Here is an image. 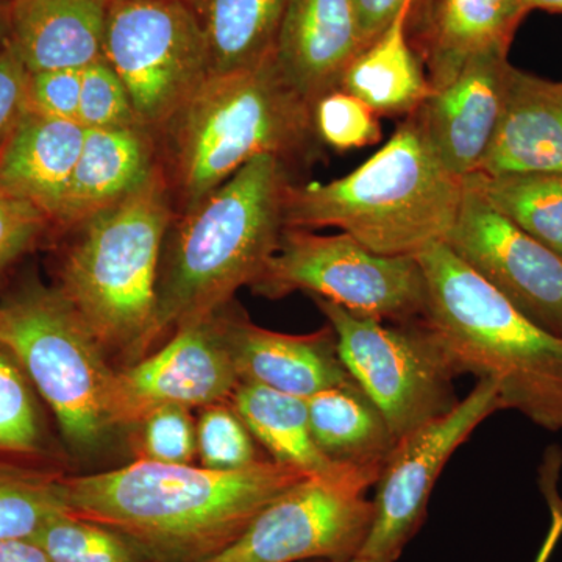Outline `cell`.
Returning a JSON list of instances; mask_svg holds the SVG:
<instances>
[{"label":"cell","instance_id":"obj_43","mask_svg":"<svg viewBox=\"0 0 562 562\" xmlns=\"http://www.w3.org/2000/svg\"><path fill=\"white\" fill-rule=\"evenodd\" d=\"M344 562H391V561H386V560H371V558H364V557H360V554H357V557L351 558V560L344 561Z\"/></svg>","mask_w":562,"mask_h":562},{"label":"cell","instance_id":"obj_28","mask_svg":"<svg viewBox=\"0 0 562 562\" xmlns=\"http://www.w3.org/2000/svg\"><path fill=\"white\" fill-rule=\"evenodd\" d=\"M60 476L0 460V541L35 538L52 517L69 513Z\"/></svg>","mask_w":562,"mask_h":562},{"label":"cell","instance_id":"obj_24","mask_svg":"<svg viewBox=\"0 0 562 562\" xmlns=\"http://www.w3.org/2000/svg\"><path fill=\"white\" fill-rule=\"evenodd\" d=\"M313 439L333 464L383 468L397 439L353 380L306 398Z\"/></svg>","mask_w":562,"mask_h":562},{"label":"cell","instance_id":"obj_3","mask_svg":"<svg viewBox=\"0 0 562 562\" xmlns=\"http://www.w3.org/2000/svg\"><path fill=\"white\" fill-rule=\"evenodd\" d=\"M173 211L190 210L247 162L272 155L290 168L319 160L313 105L281 76L276 60L211 76L158 133Z\"/></svg>","mask_w":562,"mask_h":562},{"label":"cell","instance_id":"obj_22","mask_svg":"<svg viewBox=\"0 0 562 562\" xmlns=\"http://www.w3.org/2000/svg\"><path fill=\"white\" fill-rule=\"evenodd\" d=\"M77 121L25 106L0 151V191L31 202L54 222L83 146Z\"/></svg>","mask_w":562,"mask_h":562},{"label":"cell","instance_id":"obj_39","mask_svg":"<svg viewBox=\"0 0 562 562\" xmlns=\"http://www.w3.org/2000/svg\"><path fill=\"white\" fill-rule=\"evenodd\" d=\"M0 562H52L33 538L2 539Z\"/></svg>","mask_w":562,"mask_h":562},{"label":"cell","instance_id":"obj_29","mask_svg":"<svg viewBox=\"0 0 562 562\" xmlns=\"http://www.w3.org/2000/svg\"><path fill=\"white\" fill-rule=\"evenodd\" d=\"M33 539L52 562H151L127 536L69 513L52 517Z\"/></svg>","mask_w":562,"mask_h":562},{"label":"cell","instance_id":"obj_40","mask_svg":"<svg viewBox=\"0 0 562 562\" xmlns=\"http://www.w3.org/2000/svg\"><path fill=\"white\" fill-rule=\"evenodd\" d=\"M552 527H550L549 535L542 543V549L539 550L538 557L535 562H547L552 557L554 547L560 541L562 535V508L557 505L552 506Z\"/></svg>","mask_w":562,"mask_h":562},{"label":"cell","instance_id":"obj_44","mask_svg":"<svg viewBox=\"0 0 562 562\" xmlns=\"http://www.w3.org/2000/svg\"><path fill=\"white\" fill-rule=\"evenodd\" d=\"M3 2H13V0H3Z\"/></svg>","mask_w":562,"mask_h":562},{"label":"cell","instance_id":"obj_26","mask_svg":"<svg viewBox=\"0 0 562 562\" xmlns=\"http://www.w3.org/2000/svg\"><path fill=\"white\" fill-rule=\"evenodd\" d=\"M228 403L271 460L310 475L338 465L328 461L314 442L306 398L239 382Z\"/></svg>","mask_w":562,"mask_h":562},{"label":"cell","instance_id":"obj_2","mask_svg":"<svg viewBox=\"0 0 562 562\" xmlns=\"http://www.w3.org/2000/svg\"><path fill=\"white\" fill-rule=\"evenodd\" d=\"M291 168L272 155L247 162L183 213L162 244L157 284V342L227 308L279 250Z\"/></svg>","mask_w":562,"mask_h":562},{"label":"cell","instance_id":"obj_1","mask_svg":"<svg viewBox=\"0 0 562 562\" xmlns=\"http://www.w3.org/2000/svg\"><path fill=\"white\" fill-rule=\"evenodd\" d=\"M308 475L271 458L235 471L135 460L60 483L70 516L120 531L151 562H205Z\"/></svg>","mask_w":562,"mask_h":562},{"label":"cell","instance_id":"obj_10","mask_svg":"<svg viewBox=\"0 0 562 562\" xmlns=\"http://www.w3.org/2000/svg\"><path fill=\"white\" fill-rule=\"evenodd\" d=\"M103 58L157 136L211 77L209 44L183 0H110Z\"/></svg>","mask_w":562,"mask_h":562},{"label":"cell","instance_id":"obj_30","mask_svg":"<svg viewBox=\"0 0 562 562\" xmlns=\"http://www.w3.org/2000/svg\"><path fill=\"white\" fill-rule=\"evenodd\" d=\"M31 380L0 342V457L44 453V427Z\"/></svg>","mask_w":562,"mask_h":562},{"label":"cell","instance_id":"obj_25","mask_svg":"<svg viewBox=\"0 0 562 562\" xmlns=\"http://www.w3.org/2000/svg\"><path fill=\"white\" fill-rule=\"evenodd\" d=\"M201 25L211 76L255 68L273 55L290 0H183Z\"/></svg>","mask_w":562,"mask_h":562},{"label":"cell","instance_id":"obj_11","mask_svg":"<svg viewBox=\"0 0 562 562\" xmlns=\"http://www.w3.org/2000/svg\"><path fill=\"white\" fill-rule=\"evenodd\" d=\"M382 468L336 465L273 498L241 538L205 562H344L360 553L373 520L369 487Z\"/></svg>","mask_w":562,"mask_h":562},{"label":"cell","instance_id":"obj_36","mask_svg":"<svg viewBox=\"0 0 562 562\" xmlns=\"http://www.w3.org/2000/svg\"><path fill=\"white\" fill-rule=\"evenodd\" d=\"M81 69L29 72L27 109L57 120L77 121Z\"/></svg>","mask_w":562,"mask_h":562},{"label":"cell","instance_id":"obj_15","mask_svg":"<svg viewBox=\"0 0 562 562\" xmlns=\"http://www.w3.org/2000/svg\"><path fill=\"white\" fill-rule=\"evenodd\" d=\"M512 66L503 52L476 55L413 114L436 157L461 179L482 168L501 121Z\"/></svg>","mask_w":562,"mask_h":562},{"label":"cell","instance_id":"obj_19","mask_svg":"<svg viewBox=\"0 0 562 562\" xmlns=\"http://www.w3.org/2000/svg\"><path fill=\"white\" fill-rule=\"evenodd\" d=\"M157 135L143 125L85 131L83 146L52 235L63 236L131 195L158 169Z\"/></svg>","mask_w":562,"mask_h":562},{"label":"cell","instance_id":"obj_42","mask_svg":"<svg viewBox=\"0 0 562 562\" xmlns=\"http://www.w3.org/2000/svg\"><path fill=\"white\" fill-rule=\"evenodd\" d=\"M10 5L11 2L0 0V49L10 36Z\"/></svg>","mask_w":562,"mask_h":562},{"label":"cell","instance_id":"obj_5","mask_svg":"<svg viewBox=\"0 0 562 562\" xmlns=\"http://www.w3.org/2000/svg\"><path fill=\"white\" fill-rule=\"evenodd\" d=\"M416 258L427 288L424 319L457 375L491 380L505 409L562 431V338L517 312L446 243Z\"/></svg>","mask_w":562,"mask_h":562},{"label":"cell","instance_id":"obj_23","mask_svg":"<svg viewBox=\"0 0 562 562\" xmlns=\"http://www.w3.org/2000/svg\"><path fill=\"white\" fill-rule=\"evenodd\" d=\"M412 10L413 3L403 7L390 27L358 54L339 87L357 95L379 116H412L432 91L409 40Z\"/></svg>","mask_w":562,"mask_h":562},{"label":"cell","instance_id":"obj_32","mask_svg":"<svg viewBox=\"0 0 562 562\" xmlns=\"http://www.w3.org/2000/svg\"><path fill=\"white\" fill-rule=\"evenodd\" d=\"M313 122L322 146L333 150L362 149L383 138L379 114L341 88L314 102Z\"/></svg>","mask_w":562,"mask_h":562},{"label":"cell","instance_id":"obj_45","mask_svg":"<svg viewBox=\"0 0 562 562\" xmlns=\"http://www.w3.org/2000/svg\"><path fill=\"white\" fill-rule=\"evenodd\" d=\"M313 562H322V561H313Z\"/></svg>","mask_w":562,"mask_h":562},{"label":"cell","instance_id":"obj_16","mask_svg":"<svg viewBox=\"0 0 562 562\" xmlns=\"http://www.w3.org/2000/svg\"><path fill=\"white\" fill-rule=\"evenodd\" d=\"M217 321L239 382L310 398L353 380L339 358L330 325L308 335L272 331L236 312L235 303L222 310Z\"/></svg>","mask_w":562,"mask_h":562},{"label":"cell","instance_id":"obj_8","mask_svg":"<svg viewBox=\"0 0 562 562\" xmlns=\"http://www.w3.org/2000/svg\"><path fill=\"white\" fill-rule=\"evenodd\" d=\"M313 301L335 333L344 368L397 441L458 405L457 372L424 317L386 324L324 299Z\"/></svg>","mask_w":562,"mask_h":562},{"label":"cell","instance_id":"obj_7","mask_svg":"<svg viewBox=\"0 0 562 562\" xmlns=\"http://www.w3.org/2000/svg\"><path fill=\"white\" fill-rule=\"evenodd\" d=\"M0 342L49 405L70 449L99 450L114 431L110 391L116 371L61 292L33 280L5 295Z\"/></svg>","mask_w":562,"mask_h":562},{"label":"cell","instance_id":"obj_31","mask_svg":"<svg viewBox=\"0 0 562 562\" xmlns=\"http://www.w3.org/2000/svg\"><path fill=\"white\" fill-rule=\"evenodd\" d=\"M199 464L213 471H235L265 460L257 450V441L232 408L222 402L205 406L195 422Z\"/></svg>","mask_w":562,"mask_h":562},{"label":"cell","instance_id":"obj_4","mask_svg":"<svg viewBox=\"0 0 562 562\" xmlns=\"http://www.w3.org/2000/svg\"><path fill=\"white\" fill-rule=\"evenodd\" d=\"M464 190V179L436 157L412 114L382 149L341 179L292 183L284 225L338 228L375 254L417 257L446 241Z\"/></svg>","mask_w":562,"mask_h":562},{"label":"cell","instance_id":"obj_35","mask_svg":"<svg viewBox=\"0 0 562 562\" xmlns=\"http://www.w3.org/2000/svg\"><path fill=\"white\" fill-rule=\"evenodd\" d=\"M52 235V222L31 202L0 191V276Z\"/></svg>","mask_w":562,"mask_h":562},{"label":"cell","instance_id":"obj_38","mask_svg":"<svg viewBox=\"0 0 562 562\" xmlns=\"http://www.w3.org/2000/svg\"><path fill=\"white\" fill-rule=\"evenodd\" d=\"M353 2L360 18L362 38L368 47L390 27L403 7L413 3L414 9L420 0H353Z\"/></svg>","mask_w":562,"mask_h":562},{"label":"cell","instance_id":"obj_37","mask_svg":"<svg viewBox=\"0 0 562 562\" xmlns=\"http://www.w3.org/2000/svg\"><path fill=\"white\" fill-rule=\"evenodd\" d=\"M29 70L10 41L0 49V151L27 106Z\"/></svg>","mask_w":562,"mask_h":562},{"label":"cell","instance_id":"obj_14","mask_svg":"<svg viewBox=\"0 0 562 562\" xmlns=\"http://www.w3.org/2000/svg\"><path fill=\"white\" fill-rule=\"evenodd\" d=\"M220 313L179 328L160 349L114 373L110 391L114 430L135 428L165 406L202 409L231 401L239 379L222 339Z\"/></svg>","mask_w":562,"mask_h":562},{"label":"cell","instance_id":"obj_33","mask_svg":"<svg viewBox=\"0 0 562 562\" xmlns=\"http://www.w3.org/2000/svg\"><path fill=\"white\" fill-rule=\"evenodd\" d=\"M77 122L85 131L140 125L131 95L105 58L81 69Z\"/></svg>","mask_w":562,"mask_h":562},{"label":"cell","instance_id":"obj_27","mask_svg":"<svg viewBox=\"0 0 562 562\" xmlns=\"http://www.w3.org/2000/svg\"><path fill=\"white\" fill-rule=\"evenodd\" d=\"M464 183L562 260V173L475 172Z\"/></svg>","mask_w":562,"mask_h":562},{"label":"cell","instance_id":"obj_12","mask_svg":"<svg viewBox=\"0 0 562 562\" xmlns=\"http://www.w3.org/2000/svg\"><path fill=\"white\" fill-rule=\"evenodd\" d=\"M505 409L497 386L479 380L452 412L425 422L395 443L376 480L373 520L360 557L395 562L427 516L432 487L458 447Z\"/></svg>","mask_w":562,"mask_h":562},{"label":"cell","instance_id":"obj_17","mask_svg":"<svg viewBox=\"0 0 562 562\" xmlns=\"http://www.w3.org/2000/svg\"><path fill=\"white\" fill-rule=\"evenodd\" d=\"M364 47L353 0H290L273 60L288 83L314 105L341 87L344 74Z\"/></svg>","mask_w":562,"mask_h":562},{"label":"cell","instance_id":"obj_34","mask_svg":"<svg viewBox=\"0 0 562 562\" xmlns=\"http://www.w3.org/2000/svg\"><path fill=\"white\" fill-rule=\"evenodd\" d=\"M136 460L162 464H192L198 458L195 422L191 409L165 406L136 425Z\"/></svg>","mask_w":562,"mask_h":562},{"label":"cell","instance_id":"obj_6","mask_svg":"<svg viewBox=\"0 0 562 562\" xmlns=\"http://www.w3.org/2000/svg\"><path fill=\"white\" fill-rule=\"evenodd\" d=\"M173 214L158 166L138 190L63 235L55 288L106 357L132 364L157 344L158 273Z\"/></svg>","mask_w":562,"mask_h":562},{"label":"cell","instance_id":"obj_21","mask_svg":"<svg viewBox=\"0 0 562 562\" xmlns=\"http://www.w3.org/2000/svg\"><path fill=\"white\" fill-rule=\"evenodd\" d=\"M110 0H13L9 41L29 72L83 69L103 58Z\"/></svg>","mask_w":562,"mask_h":562},{"label":"cell","instance_id":"obj_18","mask_svg":"<svg viewBox=\"0 0 562 562\" xmlns=\"http://www.w3.org/2000/svg\"><path fill=\"white\" fill-rule=\"evenodd\" d=\"M528 13L522 0H420L409 14L408 33L431 90L476 55L508 54Z\"/></svg>","mask_w":562,"mask_h":562},{"label":"cell","instance_id":"obj_20","mask_svg":"<svg viewBox=\"0 0 562 562\" xmlns=\"http://www.w3.org/2000/svg\"><path fill=\"white\" fill-rule=\"evenodd\" d=\"M479 172L562 173V83L512 66L501 121Z\"/></svg>","mask_w":562,"mask_h":562},{"label":"cell","instance_id":"obj_41","mask_svg":"<svg viewBox=\"0 0 562 562\" xmlns=\"http://www.w3.org/2000/svg\"><path fill=\"white\" fill-rule=\"evenodd\" d=\"M528 11L543 10L550 13H562V0H522Z\"/></svg>","mask_w":562,"mask_h":562},{"label":"cell","instance_id":"obj_13","mask_svg":"<svg viewBox=\"0 0 562 562\" xmlns=\"http://www.w3.org/2000/svg\"><path fill=\"white\" fill-rule=\"evenodd\" d=\"M443 243L517 312L562 338L561 258L468 184L457 221Z\"/></svg>","mask_w":562,"mask_h":562},{"label":"cell","instance_id":"obj_9","mask_svg":"<svg viewBox=\"0 0 562 562\" xmlns=\"http://www.w3.org/2000/svg\"><path fill=\"white\" fill-rule=\"evenodd\" d=\"M250 288L269 301L303 291L383 322L420 319L427 310L416 257L375 254L346 233L324 236L284 228L279 250Z\"/></svg>","mask_w":562,"mask_h":562}]
</instances>
